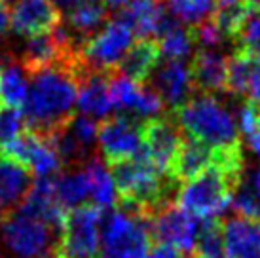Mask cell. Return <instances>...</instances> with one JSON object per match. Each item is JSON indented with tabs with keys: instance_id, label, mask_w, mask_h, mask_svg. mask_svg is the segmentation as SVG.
Wrapping results in <instances>:
<instances>
[{
	"instance_id": "obj_1",
	"label": "cell",
	"mask_w": 260,
	"mask_h": 258,
	"mask_svg": "<svg viewBox=\"0 0 260 258\" xmlns=\"http://www.w3.org/2000/svg\"><path fill=\"white\" fill-rule=\"evenodd\" d=\"M87 71L57 64L29 74V97L23 107L29 127L50 137L73 120L80 78Z\"/></svg>"
},
{
	"instance_id": "obj_20",
	"label": "cell",
	"mask_w": 260,
	"mask_h": 258,
	"mask_svg": "<svg viewBox=\"0 0 260 258\" xmlns=\"http://www.w3.org/2000/svg\"><path fill=\"white\" fill-rule=\"evenodd\" d=\"M65 21L63 27L67 33L73 36L74 42L82 46V42H86L109 23V8L101 0H82L67 10Z\"/></svg>"
},
{
	"instance_id": "obj_30",
	"label": "cell",
	"mask_w": 260,
	"mask_h": 258,
	"mask_svg": "<svg viewBox=\"0 0 260 258\" xmlns=\"http://www.w3.org/2000/svg\"><path fill=\"white\" fill-rule=\"evenodd\" d=\"M236 50L245 51V53H260V10L249 6L245 19L241 21L238 33L234 35Z\"/></svg>"
},
{
	"instance_id": "obj_18",
	"label": "cell",
	"mask_w": 260,
	"mask_h": 258,
	"mask_svg": "<svg viewBox=\"0 0 260 258\" xmlns=\"http://www.w3.org/2000/svg\"><path fill=\"white\" fill-rule=\"evenodd\" d=\"M224 258H260V220L234 216L224 222Z\"/></svg>"
},
{
	"instance_id": "obj_8",
	"label": "cell",
	"mask_w": 260,
	"mask_h": 258,
	"mask_svg": "<svg viewBox=\"0 0 260 258\" xmlns=\"http://www.w3.org/2000/svg\"><path fill=\"white\" fill-rule=\"evenodd\" d=\"M133 42V30L120 17L109 19L99 33L80 46V61L86 71L109 72L118 69Z\"/></svg>"
},
{
	"instance_id": "obj_42",
	"label": "cell",
	"mask_w": 260,
	"mask_h": 258,
	"mask_svg": "<svg viewBox=\"0 0 260 258\" xmlns=\"http://www.w3.org/2000/svg\"><path fill=\"white\" fill-rule=\"evenodd\" d=\"M249 6L254 10H260V0H249Z\"/></svg>"
},
{
	"instance_id": "obj_33",
	"label": "cell",
	"mask_w": 260,
	"mask_h": 258,
	"mask_svg": "<svg viewBox=\"0 0 260 258\" xmlns=\"http://www.w3.org/2000/svg\"><path fill=\"white\" fill-rule=\"evenodd\" d=\"M232 209L238 216L251 218V220H260V198L251 188H247L243 182L239 184V188L234 194Z\"/></svg>"
},
{
	"instance_id": "obj_22",
	"label": "cell",
	"mask_w": 260,
	"mask_h": 258,
	"mask_svg": "<svg viewBox=\"0 0 260 258\" xmlns=\"http://www.w3.org/2000/svg\"><path fill=\"white\" fill-rule=\"evenodd\" d=\"M32 186V173L23 165L0 158V216L19 209Z\"/></svg>"
},
{
	"instance_id": "obj_23",
	"label": "cell",
	"mask_w": 260,
	"mask_h": 258,
	"mask_svg": "<svg viewBox=\"0 0 260 258\" xmlns=\"http://www.w3.org/2000/svg\"><path fill=\"white\" fill-rule=\"evenodd\" d=\"M30 82L21 63L6 59L0 64V103L4 107L23 108L29 97Z\"/></svg>"
},
{
	"instance_id": "obj_24",
	"label": "cell",
	"mask_w": 260,
	"mask_h": 258,
	"mask_svg": "<svg viewBox=\"0 0 260 258\" xmlns=\"http://www.w3.org/2000/svg\"><path fill=\"white\" fill-rule=\"evenodd\" d=\"M89 179V200L95 207L109 211L118 205V194H116L112 173L107 169L99 158L87 159L86 165H82Z\"/></svg>"
},
{
	"instance_id": "obj_35",
	"label": "cell",
	"mask_w": 260,
	"mask_h": 258,
	"mask_svg": "<svg viewBox=\"0 0 260 258\" xmlns=\"http://www.w3.org/2000/svg\"><path fill=\"white\" fill-rule=\"evenodd\" d=\"M188 254L181 252L179 249H175L171 245L166 243H154L150 247V251L146 252L145 258H186Z\"/></svg>"
},
{
	"instance_id": "obj_11",
	"label": "cell",
	"mask_w": 260,
	"mask_h": 258,
	"mask_svg": "<svg viewBox=\"0 0 260 258\" xmlns=\"http://www.w3.org/2000/svg\"><path fill=\"white\" fill-rule=\"evenodd\" d=\"M0 158L15 162L29 169L32 175L40 177H55L65 167L59 154L48 137L40 135L38 131L27 129L19 139L10 143L0 150Z\"/></svg>"
},
{
	"instance_id": "obj_6",
	"label": "cell",
	"mask_w": 260,
	"mask_h": 258,
	"mask_svg": "<svg viewBox=\"0 0 260 258\" xmlns=\"http://www.w3.org/2000/svg\"><path fill=\"white\" fill-rule=\"evenodd\" d=\"M59 232L19 209L0 216V245L12 258H55Z\"/></svg>"
},
{
	"instance_id": "obj_32",
	"label": "cell",
	"mask_w": 260,
	"mask_h": 258,
	"mask_svg": "<svg viewBox=\"0 0 260 258\" xmlns=\"http://www.w3.org/2000/svg\"><path fill=\"white\" fill-rule=\"evenodd\" d=\"M67 129L84 150H93L95 143H97V129H99V123L95 122L93 118L84 114L74 116L73 120L67 123Z\"/></svg>"
},
{
	"instance_id": "obj_45",
	"label": "cell",
	"mask_w": 260,
	"mask_h": 258,
	"mask_svg": "<svg viewBox=\"0 0 260 258\" xmlns=\"http://www.w3.org/2000/svg\"><path fill=\"white\" fill-rule=\"evenodd\" d=\"M6 2H15V0H6Z\"/></svg>"
},
{
	"instance_id": "obj_38",
	"label": "cell",
	"mask_w": 260,
	"mask_h": 258,
	"mask_svg": "<svg viewBox=\"0 0 260 258\" xmlns=\"http://www.w3.org/2000/svg\"><path fill=\"white\" fill-rule=\"evenodd\" d=\"M8 27H10V12H8V2L0 0V36L6 35Z\"/></svg>"
},
{
	"instance_id": "obj_7",
	"label": "cell",
	"mask_w": 260,
	"mask_h": 258,
	"mask_svg": "<svg viewBox=\"0 0 260 258\" xmlns=\"http://www.w3.org/2000/svg\"><path fill=\"white\" fill-rule=\"evenodd\" d=\"M103 215L105 211L93 203L67 211L55 245V258H99Z\"/></svg>"
},
{
	"instance_id": "obj_26",
	"label": "cell",
	"mask_w": 260,
	"mask_h": 258,
	"mask_svg": "<svg viewBox=\"0 0 260 258\" xmlns=\"http://www.w3.org/2000/svg\"><path fill=\"white\" fill-rule=\"evenodd\" d=\"M161 6L175 21L188 27H198L200 23L213 17L217 10V0H159Z\"/></svg>"
},
{
	"instance_id": "obj_3",
	"label": "cell",
	"mask_w": 260,
	"mask_h": 258,
	"mask_svg": "<svg viewBox=\"0 0 260 258\" xmlns=\"http://www.w3.org/2000/svg\"><path fill=\"white\" fill-rule=\"evenodd\" d=\"M186 137L213 148L241 144L236 118L215 95H198L171 112Z\"/></svg>"
},
{
	"instance_id": "obj_31",
	"label": "cell",
	"mask_w": 260,
	"mask_h": 258,
	"mask_svg": "<svg viewBox=\"0 0 260 258\" xmlns=\"http://www.w3.org/2000/svg\"><path fill=\"white\" fill-rule=\"evenodd\" d=\"M29 129L27 116L23 112V108L14 107H0V150L14 143L15 139L25 133Z\"/></svg>"
},
{
	"instance_id": "obj_21",
	"label": "cell",
	"mask_w": 260,
	"mask_h": 258,
	"mask_svg": "<svg viewBox=\"0 0 260 258\" xmlns=\"http://www.w3.org/2000/svg\"><path fill=\"white\" fill-rule=\"evenodd\" d=\"M159 61H161V50L158 40L139 38L135 44H131L127 53L123 55L118 64V71L137 84H145L158 69Z\"/></svg>"
},
{
	"instance_id": "obj_34",
	"label": "cell",
	"mask_w": 260,
	"mask_h": 258,
	"mask_svg": "<svg viewBox=\"0 0 260 258\" xmlns=\"http://www.w3.org/2000/svg\"><path fill=\"white\" fill-rule=\"evenodd\" d=\"M238 129L245 137L260 129V105L254 101H243L238 108Z\"/></svg>"
},
{
	"instance_id": "obj_12",
	"label": "cell",
	"mask_w": 260,
	"mask_h": 258,
	"mask_svg": "<svg viewBox=\"0 0 260 258\" xmlns=\"http://www.w3.org/2000/svg\"><path fill=\"white\" fill-rule=\"evenodd\" d=\"M152 239L156 243L171 245L184 254H192L200 236V218L179 207L175 201L156 211L148 218Z\"/></svg>"
},
{
	"instance_id": "obj_39",
	"label": "cell",
	"mask_w": 260,
	"mask_h": 258,
	"mask_svg": "<svg viewBox=\"0 0 260 258\" xmlns=\"http://www.w3.org/2000/svg\"><path fill=\"white\" fill-rule=\"evenodd\" d=\"M103 4L107 8H110V10H118V12H122L123 8L131 6L133 2H137V0H101Z\"/></svg>"
},
{
	"instance_id": "obj_14",
	"label": "cell",
	"mask_w": 260,
	"mask_h": 258,
	"mask_svg": "<svg viewBox=\"0 0 260 258\" xmlns=\"http://www.w3.org/2000/svg\"><path fill=\"white\" fill-rule=\"evenodd\" d=\"M152 78V89L158 93L161 103L171 108V112L192 99L194 82L190 64L186 61H169L158 64Z\"/></svg>"
},
{
	"instance_id": "obj_4",
	"label": "cell",
	"mask_w": 260,
	"mask_h": 258,
	"mask_svg": "<svg viewBox=\"0 0 260 258\" xmlns=\"http://www.w3.org/2000/svg\"><path fill=\"white\" fill-rule=\"evenodd\" d=\"M243 180V175L228 171L226 167L213 164L196 179L184 182L175 198V203L198 216L200 220H209L222 215L232 207L234 194Z\"/></svg>"
},
{
	"instance_id": "obj_10",
	"label": "cell",
	"mask_w": 260,
	"mask_h": 258,
	"mask_svg": "<svg viewBox=\"0 0 260 258\" xmlns=\"http://www.w3.org/2000/svg\"><path fill=\"white\" fill-rule=\"evenodd\" d=\"M182 141V129L175 122L173 114L154 116L143 122V148L137 156L150 162L164 175H169L175 158L181 150Z\"/></svg>"
},
{
	"instance_id": "obj_37",
	"label": "cell",
	"mask_w": 260,
	"mask_h": 258,
	"mask_svg": "<svg viewBox=\"0 0 260 258\" xmlns=\"http://www.w3.org/2000/svg\"><path fill=\"white\" fill-rule=\"evenodd\" d=\"M247 188H251L256 196L260 198V167H253L249 169L247 175H243V180H241Z\"/></svg>"
},
{
	"instance_id": "obj_25",
	"label": "cell",
	"mask_w": 260,
	"mask_h": 258,
	"mask_svg": "<svg viewBox=\"0 0 260 258\" xmlns=\"http://www.w3.org/2000/svg\"><path fill=\"white\" fill-rule=\"evenodd\" d=\"M55 194L67 211L84 205L89 200V179L86 169L82 167L78 171L59 173L55 177Z\"/></svg>"
},
{
	"instance_id": "obj_41",
	"label": "cell",
	"mask_w": 260,
	"mask_h": 258,
	"mask_svg": "<svg viewBox=\"0 0 260 258\" xmlns=\"http://www.w3.org/2000/svg\"><path fill=\"white\" fill-rule=\"evenodd\" d=\"M53 4L57 8H65V10H71L73 6H76L78 2H82V0H51Z\"/></svg>"
},
{
	"instance_id": "obj_16",
	"label": "cell",
	"mask_w": 260,
	"mask_h": 258,
	"mask_svg": "<svg viewBox=\"0 0 260 258\" xmlns=\"http://www.w3.org/2000/svg\"><path fill=\"white\" fill-rule=\"evenodd\" d=\"M194 89L200 95H213L226 91V74H228V57L215 50H200L194 53L190 63Z\"/></svg>"
},
{
	"instance_id": "obj_19",
	"label": "cell",
	"mask_w": 260,
	"mask_h": 258,
	"mask_svg": "<svg viewBox=\"0 0 260 258\" xmlns=\"http://www.w3.org/2000/svg\"><path fill=\"white\" fill-rule=\"evenodd\" d=\"M215 159H217V148L184 135L181 150L175 158L169 175L177 184H184L188 180L196 179L198 175H202L205 169H209L215 164Z\"/></svg>"
},
{
	"instance_id": "obj_46",
	"label": "cell",
	"mask_w": 260,
	"mask_h": 258,
	"mask_svg": "<svg viewBox=\"0 0 260 258\" xmlns=\"http://www.w3.org/2000/svg\"><path fill=\"white\" fill-rule=\"evenodd\" d=\"M0 107H2V103H0Z\"/></svg>"
},
{
	"instance_id": "obj_44",
	"label": "cell",
	"mask_w": 260,
	"mask_h": 258,
	"mask_svg": "<svg viewBox=\"0 0 260 258\" xmlns=\"http://www.w3.org/2000/svg\"><path fill=\"white\" fill-rule=\"evenodd\" d=\"M0 258H4V254H2V251H0Z\"/></svg>"
},
{
	"instance_id": "obj_29",
	"label": "cell",
	"mask_w": 260,
	"mask_h": 258,
	"mask_svg": "<svg viewBox=\"0 0 260 258\" xmlns=\"http://www.w3.org/2000/svg\"><path fill=\"white\" fill-rule=\"evenodd\" d=\"M198 258H224V222L218 218L202 220L194 252Z\"/></svg>"
},
{
	"instance_id": "obj_27",
	"label": "cell",
	"mask_w": 260,
	"mask_h": 258,
	"mask_svg": "<svg viewBox=\"0 0 260 258\" xmlns=\"http://www.w3.org/2000/svg\"><path fill=\"white\" fill-rule=\"evenodd\" d=\"M161 55L169 61H186L196 44L194 33L190 27H184L182 23L175 21L164 35L158 38Z\"/></svg>"
},
{
	"instance_id": "obj_17",
	"label": "cell",
	"mask_w": 260,
	"mask_h": 258,
	"mask_svg": "<svg viewBox=\"0 0 260 258\" xmlns=\"http://www.w3.org/2000/svg\"><path fill=\"white\" fill-rule=\"evenodd\" d=\"M76 107L84 116L89 118H107L114 110L110 101V71H87L78 84Z\"/></svg>"
},
{
	"instance_id": "obj_28",
	"label": "cell",
	"mask_w": 260,
	"mask_h": 258,
	"mask_svg": "<svg viewBox=\"0 0 260 258\" xmlns=\"http://www.w3.org/2000/svg\"><path fill=\"white\" fill-rule=\"evenodd\" d=\"M253 53L236 50L228 57V74H226V91L232 95L243 97L249 93L251 72H253Z\"/></svg>"
},
{
	"instance_id": "obj_9",
	"label": "cell",
	"mask_w": 260,
	"mask_h": 258,
	"mask_svg": "<svg viewBox=\"0 0 260 258\" xmlns=\"http://www.w3.org/2000/svg\"><path fill=\"white\" fill-rule=\"evenodd\" d=\"M103 162L112 165L137 158L143 148V122L125 114L105 118L97 129Z\"/></svg>"
},
{
	"instance_id": "obj_40",
	"label": "cell",
	"mask_w": 260,
	"mask_h": 258,
	"mask_svg": "<svg viewBox=\"0 0 260 258\" xmlns=\"http://www.w3.org/2000/svg\"><path fill=\"white\" fill-rule=\"evenodd\" d=\"M247 143H249V148L254 152V156H258L260 158V129L258 131H254L253 135L247 137Z\"/></svg>"
},
{
	"instance_id": "obj_43",
	"label": "cell",
	"mask_w": 260,
	"mask_h": 258,
	"mask_svg": "<svg viewBox=\"0 0 260 258\" xmlns=\"http://www.w3.org/2000/svg\"><path fill=\"white\" fill-rule=\"evenodd\" d=\"M186 258H198V256H196V254H188Z\"/></svg>"
},
{
	"instance_id": "obj_2",
	"label": "cell",
	"mask_w": 260,
	"mask_h": 258,
	"mask_svg": "<svg viewBox=\"0 0 260 258\" xmlns=\"http://www.w3.org/2000/svg\"><path fill=\"white\" fill-rule=\"evenodd\" d=\"M110 173L118 194V207L131 209L148 220L156 211L171 203L177 182L145 158L137 156L129 162L112 165Z\"/></svg>"
},
{
	"instance_id": "obj_5",
	"label": "cell",
	"mask_w": 260,
	"mask_h": 258,
	"mask_svg": "<svg viewBox=\"0 0 260 258\" xmlns=\"http://www.w3.org/2000/svg\"><path fill=\"white\" fill-rule=\"evenodd\" d=\"M154 239L145 216L116 205L101 222L103 258H145Z\"/></svg>"
},
{
	"instance_id": "obj_36",
	"label": "cell",
	"mask_w": 260,
	"mask_h": 258,
	"mask_svg": "<svg viewBox=\"0 0 260 258\" xmlns=\"http://www.w3.org/2000/svg\"><path fill=\"white\" fill-rule=\"evenodd\" d=\"M249 99L260 105V53L253 59V72H251V84H249Z\"/></svg>"
},
{
	"instance_id": "obj_13",
	"label": "cell",
	"mask_w": 260,
	"mask_h": 258,
	"mask_svg": "<svg viewBox=\"0 0 260 258\" xmlns=\"http://www.w3.org/2000/svg\"><path fill=\"white\" fill-rule=\"evenodd\" d=\"M63 23V15L51 0H15L10 25L19 36H38L51 33Z\"/></svg>"
},
{
	"instance_id": "obj_15",
	"label": "cell",
	"mask_w": 260,
	"mask_h": 258,
	"mask_svg": "<svg viewBox=\"0 0 260 258\" xmlns=\"http://www.w3.org/2000/svg\"><path fill=\"white\" fill-rule=\"evenodd\" d=\"M55 177H40V179L32 180V186L19 205V211L42 220L55 232H61L67 218V209L57 200Z\"/></svg>"
}]
</instances>
